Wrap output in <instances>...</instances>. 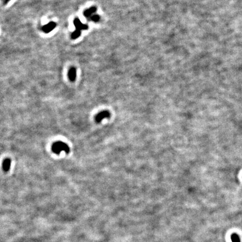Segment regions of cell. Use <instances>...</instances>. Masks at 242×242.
I'll return each mask as SVG.
<instances>
[{
  "label": "cell",
  "mask_w": 242,
  "mask_h": 242,
  "mask_svg": "<svg viewBox=\"0 0 242 242\" xmlns=\"http://www.w3.org/2000/svg\"><path fill=\"white\" fill-rule=\"evenodd\" d=\"M10 1V0H4V3H5V4H7V2H9Z\"/></svg>",
  "instance_id": "11"
},
{
  "label": "cell",
  "mask_w": 242,
  "mask_h": 242,
  "mask_svg": "<svg viewBox=\"0 0 242 242\" xmlns=\"http://www.w3.org/2000/svg\"><path fill=\"white\" fill-rule=\"evenodd\" d=\"M68 78L71 81H74L76 78V68L74 67H71L68 73Z\"/></svg>",
  "instance_id": "7"
},
{
  "label": "cell",
  "mask_w": 242,
  "mask_h": 242,
  "mask_svg": "<svg viewBox=\"0 0 242 242\" xmlns=\"http://www.w3.org/2000/svg\"><path fill=\"white\" fill-rule=\"evenodd\" d=\"M52 150L54 154L59 155L62 151L65 152L66 154H68L70 153V149L69 146L65 142L62 141H57L54 143V144L52 146Z\"/></svg>",
  "instance_id": "1"
},
{
  "label": "cell",
  "mask_w": 242,
  "mask_h": 242,
  "mask_svg": "<svg viewBox=\"0 0 242 242\" xmlns=\"http://www.w3.org/2000/svg\"><path fill=\"white\" fill-rule=\"evenodd\" d=\"M56 24L54 22L51 21V22L49 23L48 24L43 26L42 30L45 33H50L51 31H52L56 28Z\"/></svg>",
  "instance_id": "3"
},
{
  "label": "cell",
  "mask_w": 242,
  "mask_h": 242,
  "mask_svg": "<svg viewBox=\"0 0 242 242\" xmlns=\"http://www.w3.org/2000/svg\"><path fill=\"white\" fill-rule=\"evenodd\" d=\"M231 239L232 242H241L239 237L237 234H233L231 237Z\"/></svg>",
  "instance_id": "9"
},
{
  "label": "cell",
  "mask_w": 242,
  "mask_h": 242,
  "mask_svg": "<svg viewBox=\"0 0 242 242\" xmlns=\"http://www.w3.org/2000/svg\"><path fill=\"white\" fill-rule=\"evenodd\" d=\"M97 11V8L95 7H92L87 10H85L84 12V15L87 19H89Z\"/></svg>",
  "instance_id": "5"
},
{
  "label": "cell",
  "mask_w": 242,
  "mask_h": 242,
  "mask_svg": "<svg viewBox=\"0 0 242 242\" xmlns=\"http://www.w3.org/2000/svg\"><path fill=\"white\" fill-rule=\"evenodd\" d=\"M11 165V160L9 158H6L4 160L2 164V168L5 172H9Z\"/></svg>",
  "instance_id": "6"
},
{
  "label": "cell",
  "mask_w": 242,
  "mask_h": 242,
  "mask_svg": "<svg viewBox=\"0 0 242 242\" xmlns=\"http://www.w3.org/2000/svg\"><path fill=\"white\" fill-rule=\"evenodd\" d=\"M90 20L94 22H98L100 20V16L97 14H94L90 18Z\"/></svg>",
  "instance_id": "10"
},
{
  "label": "cell",
  "mask_w": 242,
  "mask_h": 242,
  "mask_svg": "<svg viewBox=\"0 0 242 242\" xmlns=\"http://www.w3.org/2000/svg\"><path fill=\"white\" fill-rule=\"evenodd\" d=\"M109 117V113L108 111H101L100 113H98L95 117V121L97 122H100L101 121L106 118H108Z\"/></svg>",
  "instance_id": "4"
},
{
  "label": "cell",
  "mask_w": 242,
  "mask_h": 242,
  "mask_svg": "<svg viewBox=\"0 0 242 242\" xmlns=\"http://www.w3.org/2000/svg\"><path fill=\"white\" fill-rule=\"evenodd\" d=\"M81 34V32L75 30L71 34V38L73 39H76L78 38Z\"/></svg>",
  "instance_id": "8"
},
{
  "label": "cell",
  "mask_w": 242,
  "mask_h": 242,
  "mask_svg": "<svg viewBox=\"0 0 242 242\" xmlns=\"http://www.w3.org/2000/svg\"><path fill=\"white\" fill-rule=\"evenodd\" d=\"M74 25L76 28V30L81 32L82 30H87L88 28L87 25L84 24L81 22V21L78 18H76L74 20Z\"/></svg>",
  "instance_id": "2"
}]
</instances>
